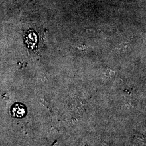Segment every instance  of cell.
I'll use <instances>...</instances> for the list:
<instances>
[{"label": "cell", "mask_w": 146, "mask_h": 146, "mask_svg": "<svg viewBox=\"0 0 146 146\" xmlns=\"http://www.w3.org/2000/svg\"><path fill=\"white\" fill-rule=\"evenodd\" d=\"M13 113L15 116L17 117H22L25 114L26 109L23 105L16 104L13 107Z\"/></svg>", "instance_id": "1"}, {"label": "cell", "mask_w": 146, "mask_h": 146, "mask_svg": "<svg viewBox=\"0 0 146 146\" xmlns=\"http://www.w3.org/2000/svg\"><path fill=\"white\" fill-rule=\"evenodd\" d=\"M28 40H29L30 42L28 43V44L31 45V46H34V45H35L37 43V37L36 35H35V34L31 33L29 34V36L28 37Z\"/></svg>", "instance_id": "2"}]
</instances>
